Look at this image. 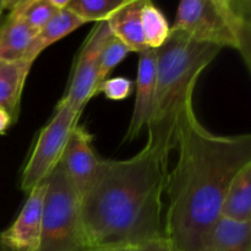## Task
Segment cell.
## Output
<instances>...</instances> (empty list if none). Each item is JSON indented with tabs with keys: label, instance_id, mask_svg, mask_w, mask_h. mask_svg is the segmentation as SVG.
Returning <instances> with one entry per match:
<instances>
[{
	"label": "cell",
	"instance_id": "6da1fadb",
	"mask_svg": "<svg viewBox=\"0 0 251 251\" xmlns=\"http://www.w3.org/2000/svg\"><path fill=\"white\" fill-rule=\"evenodd\" d=\"M178 159L168 173L164 238L173 251H210L230 181L251 163V136L217 135L196 117L193 102L176 136Z\"/></svg>",
	"mask_w": 251,
	"mask_h": 251
},
{
	"label": "cell",
	"instance_id": "7a4b0ae2",
	"mask_svg": "<svg viewBox=\"0 0 251 251\" xmlns=\"http://www.w3.org/2000/svg\"><path fill=\"white\" fill-rule=\"evenodd\" d=\"M168 157L151 145L127 159H102L81 195L88 247H142L164 238Z\"/></svg>",
	"mask_w": 251,
	"mask_h": 251
},
{
	"label": "cell",
	"instance_id": "3957f363",
	"mask_svg": "<svg viewBox=\"0 0 251 251\" xmlns=\"http://www.w3.org/2000/svg\"><path fill=\"white\" fill-rule=\"evenodd\" d=\"M221 50L171 27L167 41L156 49V90L146 144L167 156L176 150L179 125L193 102L196 82Z\"/></svg>",
	"mask_w": 251,
	"mask_h": 251
},
{
	"label": "cell",
	"instance_id": "277c9868",
	"mask_svg": "<svg viewBox=\"0 0 251 251\" xmlns=\"http://www.w3.org/2000/svg\"><path fill=\"white\" fill-rule=\"evenodd\" d=\"M44 183L42 232L36 251H87L80 195L60 162Z\"/></svg>",
	"mask_w": 251,
	"mask_h": 251
},
{
	"label": "cell",
	"instance_id": "5b68a950",
	"mask_svg": "<svg viewBox=\"0 0 251 251\" xmlns=\"http://www.w3.org/2000/svg\"><path fill=\"white\" fill-rule=\"evenodd\" d=\"M172 28L179 29L203 43L239 51L250 69L251 53L243 44L239 32L217 0H179Z\"/></svg>",
	"mask_w": 251,
	"mask_h": 251
},
{
	"label": "cell",
	"instance_id": "8992f818",
	"mask_svg": "<svg viewBox=\"0 0 251 251\" xmlns=\"http://www.w3.org/2000/svg\"><path fill=\"white\" fill-rule=\"evenodd\" d=\"M81 113L59 102L53 117L38 132L36 144L21 174V189L29 193L43 183L60 162L71 131L77 124Z\"/></svg>",
	"mask_w": 251,
	"mask_h": 251
},
{
	"label": "cell",
	"instance_id": "52a82bcc",
	"mask_svg": "<svg viewBox=\"0 0 251 251\" xmlns=\"http://www.w3.org/2000/svg\"><path fill=\"white\" fill-rule=\"evenodd\" d=\"M112 34L107 21L97 22L78 50L68 90L60 100L76 112L82 113L88 100L96 97L100 51Z\"/></svg>",
	"mask_w": 251,
	"mask_h": 251
},
{
	"label": "cell",
	"instance_id": "ba28073f",
	"mask_svg": "<svg viewBox=\"0 0 251 251\" xmlns=\"http://www.w3.org/2000/svg\"><path fill=\"white\" fill-rule=\"evenodd\" d=\"M92 144L93 135L83 125L76 124L60 159L61 166L80 198L92 183L102 161L93 150Z\"/></svg>",
	"mask_w": 251,
	"mask_h": 251
},
{
	"label": "cell",
	"instance_id": "9c48e42d",
	"mask_svg": "<svg viewBox=\"0 0 251 251\" xmlns=\"http://www.w3.org/2000/svg\"><path fill=\"white\" fill-rule=\"evenodd\" d=\"M46 183L32 189L19 216L11 226L0 233L2 244L9 251H36L42 232V213Z\"/></svg>",
	"mask_w": 251,
	"mask_h": 251
},
{
	"label": "cell",
	"instance_id": "30bf717a",
	"mask_svg": "<svg viewBox=\"0 0 251 251\" xmlns=\"http://www.w3.org/2000/svg\"><path fill=\"white\" fill-rule=\"evenodd\" d=\"M136 97L131 120L127 127L125 141H134L147 127L152 113L156 90V50L147 49L139 53L136 77Z\"/></svg>",
	"mask_w": 251,
	"mask_h": 251
},
{
	"label": "cell",
	"instance_id": "8fae6325",
	"mask_svg": "<svg viewBox=\"0 0 251 251\" xmlns=\"http://www.w3.org/2000/svg\"><path fill=\"white\" fill-rule=\"evenodd\" d=\"M32 65L26 60H0V108L7 110L15 122L19 119L22 92Z\"/></svg>",
	"mask_w": 251,
	"mask_h": 251
},
{
	"label": "cell",
	"instance_id": "7c38bea8",
	"mask_svg": "<svg viewBox=\"0 0 251 251\" xmlns=\"http://www.w3.org/2000/svg\"><path fill=\"white\" fill-rule=\"evenodd\" d=\"M83 25L85 22L68 7L58 10V12L36 33L31 46L27 49L25 60L34 63L37 58L51 44L65 38Z\"/></svg>",
	"mask_w": 251,
	"mask_h": 251
},
{
	"label": "cell",
	"instance_id": "4fadbf2b",
	"mask_svg": "<svg viewBox=\"0 0 251 251\" xmlns=\"http://www.w3.org/2000/svg\"><path fill=\"white\" fill-rule=\"evenodd\" d=\"M146 0H131L107 21L112 33L131 51L147 50L141 25V9Z\"/></svg>",
	"mask_w": 251,
	"mask_h": 251
},
{
	"label": "cell",
	"instance_id": "5bb4252c",
	"mask_svg": "<svg viewBox=\"0 0 251 251\" xmlns=\"http://www.w3.org/2000/svg\"><path fill=\"white\" fill-rule=\"evenodd\" d=\"M221 217L235 222H251V163L243 167L230 181Z\"/></svg>",
	"mask_w": 251,
	"mask_h": 251
},
{
	"label": "cell",
	"instance_id": "9a60e30c",
	"mask_svg": "<svg viewBox=\"0 0 251 251\" xmlns=\"http://www.w3.org/2000/svg\"><path fill=\"white\" fill-rule=\"evenodd\" d=\"M37 32L17 15L10 12L0 24V60H25V55Z\"/></svg>",
	"mask_w": 251,
	"mask_h": 251
},
{
	"label": "cell",
	"instance_id": "2e32d148",
	"mask_svg": "<svg viewBox=\"0 0 251 251\" xmlns=\"http://www.w3.org/2000/svg\"><path fill=\"white\" fill-rule=\"evenodd\" d=\"M210 251H251V222L221 218L213 232Z\"/></svg>",
	"mask_w": 251,
	"mask_h": 251
},
{
	"label": "cell",
	"instance_id": "e0dca14e",
	"mask_svg": "<svg viewBox=\"0 0 251 251\" xmlns=\"http://www.w3.org/2000/svg\"><path fill=\"white\" fill-rule=\"evenodd\" d=\"M141 25L147 49H158L171 34V26L166 16L152 0H146L142 6Z\"/></svg>",
	"mask_w": 251,
	"mask_h": 251
},
{
	"label": "cell",
	"instance_id": "ac0fdd59",
	"mask_svg": "<svg viewBox=\"0 0 251 251\" xmlns=\"http://www.w3.org/2000/svg\"><path fill=\"white\" fill-rule=\"evenodd\" d=\"M131 0H71L68 9L85 24L108 21L112 15Z\"/></svg>",
	"mask_w": 251,
	"mask_h": 251
},
{
	"label": "cell",
	"instance_id": "d6986e66",
	"mask_svg": "<svg viewBox=\"0 0 251 251\" xmlns=\"http://www.w3.org/2000/svg\"><path fill=\"white\" fill-rule=\"evenodd\" d=\"M58 10L48 0H24L10 12L17 15L25 24L38 32L58 12Z\"/></svg>",
	"mask_w": 251,
	"mask_h": 251
},
{
	"label": "cell",
	"instance_id": "ffe728a7",
	"mask_svg": "<svg viewBox=\"0 0 251 251\" xmlns=\"http://www.w3.org/2000/svg\"><path fill=\"white\" fill-rule=\"evenodd\" d=\"M131 53L129 48L123 43L120 39H118L114 34H112L107 43L103 47L100 55V63H98V86L109 77L110 73L125 60L129 54ZM97 90V88H96ZM96 96V93H95Z\"/></svg>",
	"mask_w": 251,
	"mask_h": 251
},
{
	"label": "cell",
	"instance_id": "44dd1931",
	"mask_svg": "<svg viewBox=\"0 0 251 251\" xmlns=\"http://www.w3.org/2000/svg\"><path fill=\"white\" fill-rule=\"evenodd\" d=\"M239 32L243 44L250 50L251 0H217Z\"/></svg>",
	"mask_w": 251,
	"mask_h": 251
},
{
	"label": "cell",
	"instance_id": "7402d4cb",
	"mask_svg": "<svg viewBox=\"0 0 251 251\" xmlns=\"http://www.w3.org/2000/svg\"><path fill=\"white\" fill-rule=\"evenodd\" d=\"M134 81L123 76L117 77H108L103 81L96 90V96L103 93L105 98L110 100H126L132 92Z\"/></svg>",
	"mask_w": 251,
	"mask_h": 251
},
{
	"label": "cell",
	"instance_id": "603a6c76",
	"mask_svg": "<svg viewBox=\"0 0 251 251\" xmlns=\"http://www.w3.org/2000/svg\"><path fill=\"white\" fill-rule=\"evenodd\" d=\"M140 251H173V249L166 238H161L140 247Z\"/></svg>",
	"mask_w": 251,
	"mask_h": 251
},
{
	"label": "cell",
	"instance_id": "cb8c5ba5",
	"mask_svg": "<svg viewBox=\"0 0 251 251\" xmlns=\"http://www.w3.org/2000/svg\"><path fill=\"white\" fill-rule=\"evenodd\" d=\"M15 123L16 122H15L14 118L10 115V113L7 112V110L0 108V136L6 134L7 130H9Z\"/></svg>",
	"mask_w": 251,
	"mask_h": 251
},
{
	"label": "cell",
	"instance_id": "d4e9b609",
	"mask_svg": "<svg viewBox=\"0 0 251 251\" xmlns=\"http://www.w3.org/2000/svg\"><path fill=\"white\" fill-rule=\"evenodd\" d=\"M87 251H140V247H105V248H91Z\"/></svg>",
	"mask_w": 251,
	"mask_h": 251
},
{
	"label": "cell",
	"instance_id": "484cf974",
	"mask_svg": "<svg viewBox=\"0 0 251 251\" xmlns=\"http://www.w3.org/2000/svg\"><path fill=\"white\" fill-rule=\"evenodd\" d=\"M22 1H24V0H2L5 10H10V11H11V10H14L15 7L19 6Z\"/></svg>",
	"mask_w": 251,
	"mask_h": 251
},
{
	"label": "cell",
	"instance_id": "4316f807",
	"mask_svg": "<svg viewBox=\"0 0 251 251\" xmlns=\"http://www.w3.org/2000/svg\"><path fill=\"white\" fill-rule=\"evenodd\" d=\"M49 2H50L51 5H54V6L56 7V9H65V7H68V5L70 4L71 0H48Z\"/></svg>",
	"mask_w": 251,
	"mask_h": 251
},
{
	"label": "cell",
	"instance_id": "83f0119b",
	"mask_svg": "<svg viewBox=\"0 0 251 251\" xmlns=\"http://www.w3.org/2000/svg\"><path fill=\"white\" fill-rule=\"evenodd\" d=\"M4 10H5L4 2H2V0H0V20H1V15L2 12H4Z\"/></svg>",
	"mask_w": 251,
	"mask_h": 251
},
{
	"label": "cell",
	"instance_id": "f1b7e54d",
	"mask_svg": "<svg viewBox=\"0 0 251 251\" xmlns=\"http://www.w3.org/2000/svg\"><path fill=\"white\" fill-rule=\"evenodd\" d=\"M0 251H9L5 248V245L2 244V240H1V235H0Z\"/></svg>",
	"mask_w": 251,
	"mask_h": 251
}]
</instances>
